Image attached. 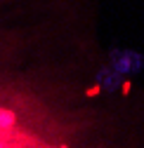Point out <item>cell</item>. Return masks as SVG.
<instances>
[{
	"mask_svg": "<svg viewBox=\"0 0 144 148\" xmlns=\"http://www.w3.org/2000/svg\"><path fill=\"white\" fill-rule=\"evenodd\" d=\"M0 148H144V82L104 35V0H0Z\"/></svg>",
	"mask_w": 144,
	"mask_h": 148,
	"instance_id": "1",
	"label": "cell"
}]
</instances>
